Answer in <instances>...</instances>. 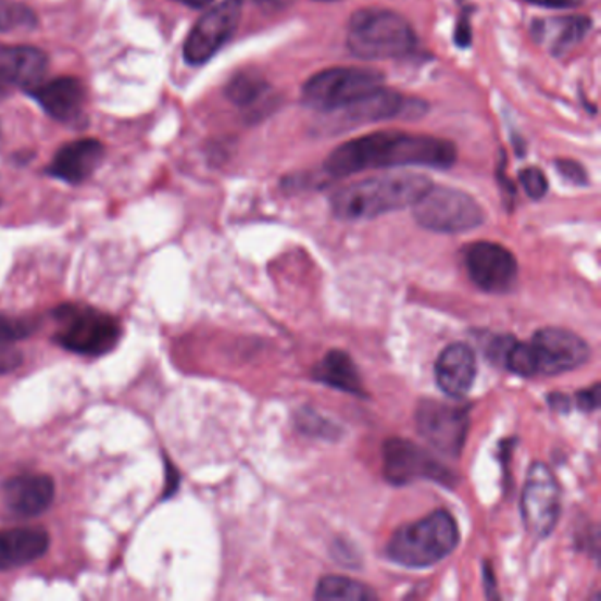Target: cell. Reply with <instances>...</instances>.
<instances>
[{"label": "cell", "instance_id": "cell-34", "mask_svg": "<svg viewBox=\"0 0 601 601\" xmlns=\"http://www.w3.org/2000/svg\"><path fill=\"white\" fill-rule=\"evenodd\" d=\"M549 404L552 410L560 411V413H568L572 410V405H574V401L568 396H564V393H552V396H549Z\"/></svg>", "mask_w": 601, "mask_h": 601}, {"label": "cell", "instance_id": "cell-3", "mask_svg": "<svg viewBox=\"0 0 601 601\" xmlns=\"http://www.w3.org/2000/svg\"><path fill=\"white\" fill-rule=\"evenodd\" d=\"M461 533L448 510H436L416 523L405 524L388 541V560L405 568H427L458 549Z\"/></svg>", "mask_w": 601, "mask_h": 601}, {"label": "cell", "instance_id": "cell-38", "mask_svg": "<svg viewBox=\"0 0 601 601\" xmlns=\"http://www.w3.org/2000/svg\"><path fill=\"white\" fill-rule=\"evenodd\" d=\"M320 2H331V0H320Z\"/></svg>", "mask_w": 601, "mask_h": 601}, {"label": "cell", "instance_id": "cell-11", "mask_svg": "<svg viewBox=\"0 0 601 601\" xmlns=\"http://www.w3.org/2000/svg\"><path fill=\"white\" fill-rule=\"evenodd\" d=\"M385 478L392 485H410L416 480H430L441 485L455 484V475L441 462L410 439H388L383 447Z\"/></svg>", "mask_w": 601, "mask_h": 601}, {"label": "cell", "instance_id": "cell-9", "mask_svg": "<svg viewBox=\"0 0 601 601\" xmlns=\"http://www.w3.org/2000/svg\"><path fill=\"white\" fill-rule=\"evenodd\" d=\"M415 422L420 436L434 450L447 458L458 459L461 455L469 427L467 408L424 399L416 405Z\"/></svg>", "mask_w": 601, "mask_h": 601}, {"label": "cell", "instance_id": "cell-29", "mask_svg": "<svg viewBox=\"0 0 601 601\" xmlns=\"http://www.w3.org/2000/svg\"><path fill=\"white\" fill-rule=\"evenodd\" d=\"M598 404H600V387L598 385H592L591 388H586L583 392L577 393V405L583 411L597 410Z\"/></svg>", "mask_w": 601, "mask_h": 601}, {"label": "cell", "instance_id": "cell-18", "mask_svg": "<svg viewBox=\"0 0 601 601\" xmlns=\"http://www.w3.org/2000/svg\"><path fill=\"white\" fill-rule=\"evenodd\" d=\"M476 378L475 353L462 342L445 348L436 362L438 387L452 399H462L469 392Z\"/></svg>", "mask_w": 601, "mask_h": 601}, {"label": "cell", "instance_id": "cell-26", "mask_svg": "<svg viewBox=\"0 0 601 601\" xmlns=\"http://www.w3.org/2000/svg\"><path fill=\"white\" fill-rule=\"evenodd\" d=\"M295 422H297V427L303 434H309V436H314V438L330 439L331 441V439H336L340 434L336 425L328 422L327 418L317 415L313 410H309V408H303Z\"/></svg>", "mask_w": 601, "mask_h": 601}, {"label": "cell", "instance_id": "cell-5", "mask_svg": "<svg viewBox=\"0 0 601 601\" xmlns=\"http://www.w3.org/2000/svg\"><path fill=\"white\" fill-rule=\"evenodd\" d=\"M55 340L62 350L99 359L117 348L122 339V325L117 317L90 305L64 303L55 309Z\"/></svg>", "mask_w": 601, "mask_h": 601}, {"label": "cell", "instance_id": "cell-31", "mask_svg": "<svg viewBox=\"0 0 601 601\" xmlns=\"http://www.w3.org/2000/svg\"><path fill=\"white\" fill-rule=\"evenodd\" d=\"M527 4L547 8V10H574L583 4V0H524Z\"/></svg>", "mask_w": 601, "mask_h": 601}, {"label": "cell", "instance_id": "cell-6", "mask_svg": "<svg viewBox=\"0 0 601 601\" xmlns=\"http://www.w3.org/2000/svg\"><path fill=\"white\" fill-rule=\"evenodd\" d=\"M413 215L422 228L436 234H464L485 221L475 198L453 187L430 186L413 205Z\"/></svg>", "mask_w": 601, "mask_h": 601}, {"label": "cell", "instance_id": "cell-4", "mask_svg": "<svg viewBox=\"0 0 601 601\" xmlns=\"http://www.w3.org/2000/svg\"><path fill=\"white\" fill-rule=\"evenodd\" d=\"M346 45L354 57L364 61H390L410 55L415 50L416 36L401 14L365 8L351 16Z\"/></svg>", "mask_w": 601, "mask_h": 601}, {"label": "cell", "instance_id": "cell-33", "mask_svg": "<svg viewBox=\"0 0 601 601\" xmlns=\"http://www.w3.org/2000/svg\"><path fill=\"white\" fill-rule=\"evenodd\" d=\"M504 166H506V159L504 154L499 159V168H498V180L501 184V189H503V195L506 200H513L515 198V186L510 183L509 177H506V172H504Z\"/></svg>", "mask_w": 601, "mask_h": 601}, {"label": "cell", "instance_id": "cell-28", "mask_svg": "<svg viewBox=\"0 0 601 601\" xmlns=\"http://www.w3.org/2000/svg\"><path fill=\"white\" fill-rule=\"evenodd\" d=\"M554 166L566 183L574 184V186H586L589 183L588 172L574 159H558Z\"/></svg>", "mask_w": 601, "mask_h": 601}, {"label": "cell", "instance_id": "cell-21", "mask_svg": "<svg viewBox=\"0 0 601 601\" xmlns=\"http://www.w3.org/2000/svg\"><path fill=\"white\" fill-rule=\"evenodd\" d=\"M591 25V18L583 14L563 16V18L536 20L531 25V36L538 42H546L552 55L563 57L586 39Z\"/></svg>", "mask_w": 601, "mask_h": 601}, {"label": "cell", "instance_id": "cell-37", "mask_svg": "<svg viewBox=\"0 0 601 601\" xmlns=\"http://www.w3.org/2000/svg\"><path fill=\"white\" fill-rule=\"evenodd\" d=\"M5 93H8V87L0 85V99L4 98Z\"/></svg>", "mask_w": 601, "mask_h": 601}, {"label": "cell", "instance_id": "cell-15", "mask_svg": "<svg viewBox=\"0 0 601 601\" xmlns=\"http://www.w3.org/2000/svg\"><path fill=\"white\" fill-rule=\"evenodd\" d=\"M5 509L16 517H38L52 506L55 481L42 473L16 475L2 485Z\"/></svg>", "mask_w": 601, "mask_h": 601}, {"label": "cell", "instance_id": "cell-7", "mask_svg": "<svg viewBox=\"0 0 601 601\" xmlns=\"http://www.w3.org/2000/svg\"><path fill=\"white\" fill-rule=\"evenodd\" d=\"M385 76L362 67H331L320 71L303 84L302 101L317 112H330L381 89Z\"/></svg>", "mask_w": 601, "mask_h": 601}, {"label": "cell", "instance_id": "cell-36", "mask_svg": "<svg viewBox=\"0 0 601 601\" xmlns=\"http://www.w3.org/2000/svg\"><path fill=\"white\" fill-rule=\"evenodd\" d=\"M178 2L189 5V8H203V5L210 4L212 0H178Z\"/></svg>", "mask_w": 601, "mask_h": 601}, {"label": "cell", "instance_id": "cell-32", "mask_svg": "<svg viewBox=\"0 0 601 601\" xmlns=\"http://www.w3.org/2000/svg\"><path fill=\"white\" fill-rule=\"evenodd\" d=\"M473 39V33H471L469 20L466 14H462V18H459L458 27H455V45L461 48H467Z\"/></svg>", "mask_w": 601, "mask_h": 601}, {"label": "cell", "instance_id": "cell-17", "mask_svg": "<svg viewBox=\"0 0 601 601\" xmlns=\"http://www.w3.org/2000/svg\"><path fill=\"white\" fill-rule=\"evenodd\" d=\"M30 96L50 117L55 121L71 122L84 110L87 90L78 78L64 76L47 84L36 85L30 89Z\"/></svg>", "mask_w": 601, "mask_h": 601}, {"label": "cell", "instance_id": "cell-13", "mask_svg": "<svg viewBox=\"0 0 601 601\" xmlns=\"http://www.w3.org/2000/svg\"><path fill=\"white\" fill-rule=\"evenodd\" d=\"M464 262L471 280L487 293H509L517 283V260L499 243H471Z\"/></svg>", "mask_w": 601, "mask_h": 601}, {"label": "cell", "instance_id": "cell-12", "mask_svg": "<svg viewBox=\"0 0 601 601\" xmlns=\"http://www.w3.org/2000/svg\"><path fill=\"white\" fill-rule=\"evenodd\" d=\"M560 485L549 466L535 462L527 471L523 492V521L527 533L547 538L560 521Z\"/></svg>", "mask_w": 601, "mask_h": 601}, {"label": "cell", "instance_id": "cell-22", "mask_svg": "<svg viewBox=\"0 0 601 601\" xmlns=\"http://www.w3.org/2000/svg\"><path fill=\"white\" fill-rule=\"evenodd\" d=\"M313 378L327 387L340 390V392L353 393L359 397L365 396L364 381L360 376L359 367L354 365L350 354L345 351H328L313 368Z\"/></svg>", "mask_w": 601, "mask_h": 601}, {"label": "cell", "instance_id": "cell-30", "mask_svg": "<svg viewBox=\"0 0 601 601\" xmlns=\"http://www.w3.org/2000/svg\"><path fill=\"white\" fill-rule=\"evenodd\" d=\"M22 362H24V356H22L20 351H0V376L13 373L14 368H18L22 365Z\"/></svg>", "mask_w": 601, "mask_h": 601}, {"label": "cell", "instance_id": "cell-35", "mask_svg": "<svg viewBox=\"0 0 601 601\" xmlns=\"http://www.w3.org/2000/svg\"><path fill=\"white\" fill-rule=\"evenodd\" d=\"M258 5H262L268 11L285 10L288 5L293 4L295 0H254Z\"/></svg>", "mask_w": 601, "mask_h": 601}, {"label": "cell", "instance_id": "cell-14", "mask_svg": "<svg viewBox=\"0 0 601 601\" xmlns=\"http://www.w3.org/2000/svg\"><path fill=\"white\" fill-rule=\"evenodd\" d=\"M413 103L415 101H408L402 93L381 87L365 98L356 99L353 103L336 108L330 112H323L330 118L325 127L330 132L336 129L339 133L350 127L373 124V122L390 121V118L402 117Z\"/></svg>", "mask_w": 601, "mask_h": 601}, {"label": "cell", "instance_id": "cell-10", "mask_svg": "<svg viewBox=\"0 0 601 601\" xmlns=\"http://www.w3.org/2000/svg\"><path fill=\"white\" fill-rule=\"evenodd\" d=\"M242 0H224L206 11L184 42V59L191 66L209 62L234 38L242 20Z\"/></svg>", "mask_w": 601, "mask_h": 601}, {"label": "cell", "instance_id": "cell-2", "mask_svg": "<svg viewBox=\"0 0 601 601\" xmlns=\"http://www.w3.org/2000/svg\"><path fill=\"white\" fill-rule=\"evenodd\" d=\"M430 186L429 178L418 173H390L364 178L342 187L331 197V212L342 221L374 220L393 210L415 205Z\"/></svg>", "mask_w": 601, "mask_h": 601}, {"label": "cell", "instance_id": "cell-24", "mask_svg": "<svg viewBox=\"0 0 601 601\" xmlns=\"http://www.w3.org/2000/svg\"><path fill=\"white\" fill-rule=\"evenodd\" d=\"M268 84L258 73H238L226 85V98L240 108H254L265 98Z\"/></svg>", "mask_w": 601, "mask_h": 601}, {"label": "cell", "instance_id": "cell-25", "mask_svg": "<svg viewBox=\"0 0 601 601\" xmlns=\"http://www.w3.org/2000/svg\"><path fill=\"white\" fill-rule=\"evenodd\" d=\"M39 323L30 317L8 316L0 314V346L13 345L27 339L38 330Z\"/></svg>", "mask_w": 601, "mask_h": 601}, {"label": "cell", "instance_id": "cell-1", "mask_svg": "<svg viewBox=\"0 0 601 601\" xmlns=\"http://www.w3.org/2000/svg\"><path fill=\"white\" fill-rule=\"evenodd\" d=\"M458 161L452 141L427 135L381 132L360 136L337 147L327 161L325 172L334 178L348 177L367 170L425 166L450 168Z\"/></svg>", "mask_w": 601, "mask_h": 601}, {"label": "cell", "instance_id": "cell-8", "mask_svg": "<svg viewBox=\"0 0 601 601\" xmlns=\"http://www.w3.org/2000/svg\"><path fill=\"white\" fill-rule=\"evenodd\" d=\"M535 376H560L588 364L591 348L583 337L564 328H541L527 340Z\"/></svg>", "mask_w": 601, "mask_h": 601}, {"label": "cell", "instance_id": "cell-16", "mask_svg": "<svg viewBox=\"0 0 601 601\" xmlns=\"http://www.w3.org/2000/svg\"><path fill=\"white\" fill-rule=\"evenodd\" d=\"M103 158L104 145L101 141L92 138L71 141L57 152L47 173L62 183L76 186L85 183L96 172Z\"/></svg>", "mask_w": 601, "mask_h": 601}, {"label": "cell", "instance_id": "cell-20", "mask_svg": "<svg viewBox=\"0 0 601 601\" xmlns=\"http://www.w3.org/2000/svg\"><path fill=\"white\" fill-rule=\"evenodd\" d=\"M47 55L33 47H0V85L33 89L47 73Z\"/></svg>", "mask_w": 601, "mask_h": 601}, {"label": "cell", "instance_id": "cell-19", "mask_svg": "<svg viewBox=\"0 0 601 601\" xmlns=\"http://www.w3.org/2000/svg\"><path fill=\"white\" fill-rule=\"evenodd\" d=\"M50 535L42 527H14L0 531V572L22 568L47 554Z\"/></svg>", "mask_w": 601, "mask_h": 601}, {"label": "cell", "instance_id": "cell-27", "mask_svg": "<svg viewBox=\"0 0 601 601\" xmlns=\"http://www.w3.org/2000/svg\"><path fill=\"white\" fill-rule=\"evenodd\" d=\"M518 180L523 184L524 191L531 200H541L549 191V180H547L546 173L540 168L531 166V168H524L518 175Z\"/></svg>", "mask_w": 601, "mask_h": 601}, {"label": "cell", "instance_id": "cell-39", "mask_svg": "<svg viewBox=\"0 0 601 601\" xmlns=\"http://www.w3.org/2000/svg\"><path fill=\"white\" fill-rule=\"evenodd\" d=\"M0 27H2V20H0Z\"/></svg>", "mask_w": 601, "mask_h": 601}, {"label": "cell", "instance_id": "cell-23", "mask_svg": "<svg viewBox=\"0 0 601 601\" xmlns=\"http://www.w3.org/2000/svg\"><path fill=\"white\" fill-rule=\"evenodd\" d=\"M314 598L323 601H367L374 600L376 592L367 588L365 584L353 580V578L328 575V577H323L317 583Z\"/></svg>", "mask_w": 601, "mask_h": 601}]
</instances>
